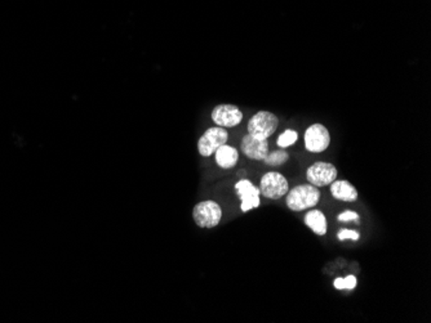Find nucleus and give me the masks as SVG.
<instances>
[{
    "mask_svg": "<svg viewBox=\"0 0 431 323\" xmlns=\"http://www.w3.org/2000/svg\"><path fill=\"white\" fill-rule=\"evenodd\" d=\"M320 200V189L313 185L293 187L287 192L285 203L292 211H302L317 206Z\"/></svg>",
    "mask_w": 431,
    "mask_h": 323,
    "instance_id": "nucleus-1",
    "label": "nucleus"
},
{
    "mask_svg": "<svg viewBox=\"0 0 431 323\" xmlns=\"http://www.w3.org/2000/svg\"><path fill=\"white\" fill-rule=\"evenodd\" d=\"M279 125L277 115L270 111H259L253 115L252 119L248 122L247 129L248 134L257 139H268L271 137Z\"/></svg>",
    "mask_w": 431,
    "mask_h": 323,
    "instance_id": "nucleus-2",
    "label": "nucleus"
},
{
    "mask_svg": "<svg viewBox=\"0 0 431 323\" xmlns=\"http://www.w3.org/2000/svg\"><path fill=\"white\" fill-rule=\"evenodd\" d=\"M222 210L217 202L207 200L199 202L194 206L193 219L196 224L200 228H214L220 224Z\"/></svg>",
    "mask_w": 431,
    "mask_h": 323,
    "instance_id": "nucleus-3",
    "label": "nucleus"
},
{
    "mask_svg": "<svg viewBox=\"0 0 431 323\" xmlns=\"http://www.w3.org/2000/svg\"><path fill=\"white\" fill-rule=\"evenodd\" d=\"M288 191H289L288 180L280 173L268 171L261 178L260 192L266 199L278 200L285 196Z\"/></svg>",
    "mask_w": 431,
    "mask_h": 323,
    "instance_id": "nucleus-4",
    "label": "nucleus"
},
{
    "mask_svg": "<svg viewBox=\"0 0 431 323\" xmlns=\"http://www.w3.org/2000/svg\"><path fill=\"white\" fill-rule=\"evenodd\" d=\"M228 134L225 128L221 127H213L210 129L205 130L203 136L198 142V151L200 156L210 157L212 155L220 148L221 145H225L228 142Z\"/></svg>",
    "mask_w": 431,
    "mask_h": 323,
    "instance_id": "nucleus-5",
    "label": "nucleus"
},
{
    "mask_svg": "<svg viewBox=\"0 0 431 323\" xmlns=\"http://www.w3.org/2000/svg\"><path fill=\"white\" fill-rule=\"evenodd\" d=\"M337 169L331 162H317L306 170V179L310 185L317 187L329 186L337 179Z\"/></svg>",
    "mask_w": 431,
    "mask_h": 323,
    "instance_id": "nucleus-6",
    "label": "nucleus"
},
{
    "mask_svg": "<svg viewBox=\"0 0 431 323\" xmlns=\"http://www.w3.org/2000/svg\"><path fill=\"white\" fill-rule=\"evenodd\" d=\"M331 143V134L324 125L313 124L305 131V147L309 152L320 154Z\"/></svg>",
    "mask_w": 431,
    "mask_h": 323,
    "instance_id": "nucleus-7",
    "label": "nucleus"
},
{
    "mask_svg": "<svg viewBox=\"0 0 431 323\" xmlns=\"http://www.w3.org/2000/svg\"><path fill=\"white\" fill-rule=\"evenodd\" d=\"M212 120L221 128H234L243 120V113L235 105H219L213 108Z\"/></svg>",
    "mask_w": 431,
    "mask_h": 323,
    "instance_id": "nucleus-8",
    "label": "nucleus"
},
{
    "mask_svg": "<svg viewBox=\"0 0 431 323\" xmlns=\"http://www.w3.org/2000/svg\"><path fill=\"white\" fill-rule=\"evenodd\" d=\"M235 191L242 200L240 209L243 213H248L260 206V188L254 186L249 179L239 180L235 185Z\"/></svg>",
    "mask_w": 431,
    "mask_h": 323,
    "instance_id": "nucleus-9",
    "label": "nucleus"
},
{
    "mask_svg": "<svg viewBox=\"0 0 431 323\" xmlns=\"http://www.w3.org/2000/svg\"><path fill=\"white\" fill-rule=\"evenodd\" d=\"M240 150L248 159L256 162H264V159L268 154V139H257L251 134H247L242 139Z\"/></svg>",
    "mask_w": 431,
    "mask_h": 323,
    "instance_id": "nucleus-10",
    "label": "nucleus"
},
{
    "mask_svg": "<svg viewBox=\"0 0 431 323\" xmlns=\"http://www.w3.org/2000/svg\"><path fill=\"white\" fill-rule=\"evenodd\" d=\"M331 194L336 200L343 202H355L358 200V191L348 180H334L331 185Z\"/></svg>",
    "mask_w": 431,
    "mask_h": 323,
    "instance_id": "nucleus-11",
    "label": "nucleus"
},
{
    "mask_svg": "<svg viewBox=\"0 0 431 323\" xmlns=\"http://www.w3.org/2000/svg\"><path fill=\"white\" fill-rule=\"evenodd\" d=\"M213 155H214L216 164L222 169H233L239 162L238 150L226 143L221 145L220 148H217V151Z\"/></svg>",
    "mask_w": 431,
    "mask_h": 323,
    "instance_id": "nucleus-12",
    "label": "nucleus"
},
{
    "mask_svg": "<svg viewBox=\"0 0 431 323\" xmlns=\"http://www.w3.org/2000/svg\"><path fill=\"white\" fill-rule=\"evenodd\" d=\"M305 224L317 236H324L328 229L326 215L317 209L308 211V214L305 215Z\"/></svg>",
    "mask_w": 431,
    "mask_h": 323,
    "instance_id": "nucleus-13",
    "label": "nucleus"
},
{
    "mask_svg": "<svg viewBox=\"0 0 431 323\" xmlns=\"http://www.w3.org/2000/svg\"><path fill=\"white\" fill-rule=\"evenodd\" d=\"M288 159H289V155L287 154L285 150H278V151H273V152L266 155V157L264 159V162L268 166H280V165H283L288 162Z\"/></svg>",
    "mask_w": 431,
    "mask_h": 323,
    "instance_id": "nucleus-14",
    "label": "nucleus"
},
{
    "mask_svg": "<svg viewBox=\"0 0 431 323\" xmlns=\"http://www.w3.org/2000/svg\"><path fill=\"white\" fill-rule=\"evenodd\" d=\"M297 139H299L297 131H294V130L292 129H287L279 136L277 143L279 147L287 148V147H289V145H294V143L297 142Z\"/></svg>",
    "mask_w": 431,
    "mask_h": 323,
    "instance_id": "nucleus-15",
    "label": "nucleus"
},
{
    "mask_svg": "<svg viewBox=\"0 0 431 323\" xmlns=\"http://www.w3.org/2000/svg\"><path fill=\"white\" fill-rule=\"evenodd\" d=\"M334 286L337 290H353L357 286V278L351 275L345 278L338 277L334 280Z\"/></svg>",
    "mask_w": 431,
    "mask_h": 323,
    "instance_id": "nucleus-16",
    "label": "nucleus"
},
{
    "mask_svg": "<svg viewBox=\"0 0 431 323\" xmlns=\"http://www.w3.org/2000/svg\"><path fill=\"white\" fill-rule=\"evenodd\" d=\"M337 219H338V222H342V223H348V222H355L357 224L360 223L358 213H355V211H343V213H341V214L337 217Z\"/></svg>",
    "mask_w": 431,
    "mask_h": 323,
    "instance_id": "nucleus-17",
    "label": "nucleus"
},
{
    "mask_svg": "<svg viewBox=\"0 0 431 323\" xmlns=\"http://www.w3.org/2000/svg\"><path fill=\"white\" fill-rule=\"evenodd\" d=\"M340 241H346V240H353V241H358L360 238V234L357 231H351V229H342L337 234Z\"/></svg>",
    "mask_w": 431,
    "mask_h": 323,
    "instance_id": "nucleus-18",
    "label": "nucleus"
}]
</instances>
